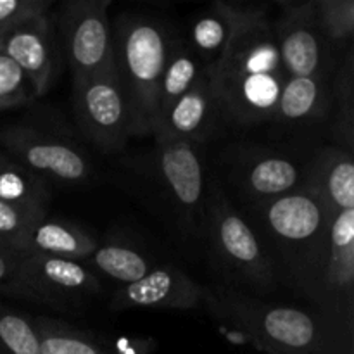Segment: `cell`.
Returning a JSON list of instances; mask_svg holds the SVG:
<instances>
[{
  "mask_svg": "<svg viewBox=\"0 0 354 354\" xmlns=\"http://www.w3.org/2000/svg\"><path fill=\"white\" fill-rule=\"evenodd\" d=\"M201 304L220 324L266 354L354 353V327L315 308L268 303L223 283L203 286Z\"/></svg>",
  "mask_w": 354,
  "mask_h": 354,
  "instance_id": "obj_1",
  "label": "cell"
},
{
  "mask_svg": "<svg viewBox=\"0 0 354 354\" xmlns=\"http://www.w3.org/2000/svg\"><path fill=\"white\" fill-rule=\"evenodd\" d=\"M237 23L213 78L220 114L235 127L273 120L287 76L280 62L270 6L235 2Z\"/></svg>",
  "mask_w": 354,
  "mask_h": 354,
  "instance_id": "obj_2",
  "label": "cell"
},
{
  "mask_svg": "<svg viewBox=\"0 0 354 354\" xmlns=\"http://www.w3.org/2000/svg\"><path fill=\"white\" fill-rule=\"evenodd\" d=\"M248 221L270 249L282 279L306 296L328 248L332 214L303 187L245 207Z\"/></svg>",
  "mask_w": 354,
  "mask_h": 354,
  "instance_id": "obj_3",
  "label": "cell"
},
{
  "mask_svg": "<svg viewBox=\"0 0 354 354\" xmlns=\"http://www.w3.org/2000/svg\"><path fill=\"white\" fill-rule=\"evenodd\" d=\"M114 66L131 111L133 137H152L158 123V90L176 33L151 12L118 14L113 21Z\"/></svg>",
  "mask_w": 354,
  "mask_h": 354,
  "instance_id": "obj_4",
  "label": "cell"
},
{
  "mask_svg": "<svg viewBox=\"0 0 354 354\" xmlns=\"http://www.w3.org/2000/svg\"><path fill=\"white\" fill-rule=\"evenodd\" d=\"M203 235L227 287L248 289L258 297L275 292L282 275L272 254L216 178L207 180Z\"/></svg>",
  "mask_w": 354,
  "mask_h": 354,
  "instance_id": "obj_5",
  "label": "cell"
},
{
  "mask_svg": "<svg viewBox=\"0 0 354 354\" xmlns=\"http://www.w3.org/2000/svg\"><path fill=\"white\" fill-rule=\"evenodd\" d=\"M147 173L180 230L192 237L203 234L207 178L199 145L156 142Z\"/></svg>",
  "mask_w": 354,
  "mask_h": 354,
  "instance_id": "obj_6",
  "label": "cell"
},
{
  "mask_svg": "<svg viewBox=\"0 0 354 354\" xmlns=\"http://www.w3.org/2000/svg\"><path fill=\"white\" fill-rule=\"evenodd\" d=\"M99 290V277L85 261L28 254L17 263L3 294L59 311H71L88 303Z\"/></svg>",
  "mask_w": 354,
  "mask_h": 354,
  "instance_id": "obj_7",
  "label": "cell"
},
{
  "mask_svg": "<svg viewBox=\"0 0 354 354\" xmlns=\"http://www.w3.org/2000/svg\"><path fill=\"white\" fill-rule=\"evenodd\" d=\"M111 0H68L52 14L61 57L73 80L99 75L114 66Z\"/></svg>",
  "mask_w": 354,
  "mask_h": 354,
  "instance_id": "obj_8",
  "label": "cell"
},
{
  "mask_svg": "<svg viewBox=\"0 0 354 354\" xmlns=\"http://www.w3.org/2000/svg\"><path fill=\"white\" fill-rule=\"evenodd\" d=\"M2 152L52 185H82L93 175V162L68 135L37 123L10 124L0 131Z\"/></svg>",
  "mask_w": 354,
  "mask_h": 354,
  "instance_id": "obj_9",
  "label": "cell"
},
{
  "mask_svg": "<svg viewBox=\"0 0 354 354\" xmlns=\"http://www.w3.org/2000/svg\"><path fill=\"white\" fill-rule=\"evenodd\" d=\"M73 111L80 131L102 152H120L133 138L130 104L116 66L73 80Z\"/></svg>",
  "mask_w": 354,
  "mask_h": 354,
  "instance_id": "obj_10",
  "label": "cell"
},
{
  "mask_svg": "<svg viewBox=\"0 0 354 354\" xmlns=\"http://www.w3.org/2000/svg\"><path fill=\"white\" fill-rule=\"evenodd\" d=\"M277 7L273 37L287 78L332 76L339 61L322 35L313 0H280Z\"/></svg>",
  "mask_w": 354,
  "mask_h": 354,
  "instance_id": "obj_11",
  "label": "cell"
},
{
  "mask_svg": "<svg viewBox=\"0 0 354 354\" xmlns=\"http://www.w3.org/2000/svg\"><path fill=\"white\" fill-rule=\"evenodd\" d=\"M304 297L320 313L354 327V209L332 216L324 263Z\"/></svg>",
  "mask_w": 354,
  "mask_h": 354,
  "instance_id": "obj_12",
  "label": "cell"
},
{
  "mask_svg": "<svg viewBox=\"0 0 354 354\" xmlns=\"http://www.w3.org/2000/svg\"><path fill=\"white\" fill-rule=\"evenodd\" d=\"M228 178L248 207L299 189L303 165L272 149L239 147L228 159Z\"/></svg>",
  "mask_w": 354,
  "mask_h": 354,
  "instance_id": "obj_13",
  "label": "cell"
},
{
  "mask_svg": "<svg viewBox=\"0 0 354 354\" xmlns=\"http://www.w3.org/2000/svg\"><path fill=\"white\" fill-rule=\"evenodd\" d=\"M0 52L24 73L35 97L45 95L61 64L52 14L31 16L0 31Z\"/></svg>",
  "mask_w": 354,
  "mask_h": 354,
  "instance_id": "obj_14",
  "label": "cell"
},
{
  "mask_svg": "<svg viewBox=\"0 0 354 354\" xmlns=\"http://www.w3.org/2000/svg\"><path fill=\"white\" fill-rule=\"evenodd\" d=\"M203 303V286L175 265H156L140 280L120 286L113 310H194Z\"/></svg>",
  "mask_w": 354,
  "mask_h": 354,
  "instance_id": "obj_15",
  "label": "cell"
},
{
  "mask_svg": "<svg viewBox=\"0 0 354 354\" xmlns=\"http://www.w3.org/2000/svg\"><path fill=\"white\" fill-rule=\"evenodd\" d=\"M220 114L214 93L211 71H206L199 82L183 93L158 121L156 142H187L201 145L213 130L214 120Z\"/></svg>",
  "mask_w": 354,
  "mask_h": 354,
  "instance_id": "obj_16",
  "label": "cell"
},
{
  "mask_svg": "<svg viewBox=\"0 0 354 354\" xmlns=\"http://www.w3.org/2000/svg\"><path fill=\"white\" fill-rule=\"evenodd\" d=\"M303 187L334 216L354 209V161L351 152L327 145L303 165Z\"/></svg>",
  "mask_w": 354,
  "mask_h": 354,
  "instance_id": "obj_17",
  "label": "cell"
},
{
  "mask_svg": "<svg viewBox=\"0 0 354 354\" xmlns=\"http://www.w3.org/2000/svg\"><path fill=\"white\" fill-rule=\"evenodd\" d=\"M97 244L99 242L80 225L47 214L24 232L14 251L23 256L44 254L83 261L95 251Z\"/></svg>",
  "mask_w": 354,
  "mask_h": 354,
  "instance_id": "obj_18",
  "label": "cell"
},
{
  "mask_svg": "<svg viewBox=\"0 0 354 354\" xmlns=\"http://www.w3.org/2000/svg\"><path fill=\"white\" fill-rule=\"evenodd\" d=\"M332 76L287 78L277 102L273 120L283 128L317 123L332 113Z\"/></svg>",
  "mask_w": 354,
  "mask_h": 354,
  "instance_id": "obj_19",
  "label": "cell"
},
{
  "mask_svg": "<svg viewBox=\"0 0 354 354\" xmlns=\"http://www.w3.org/2000/svg\"><path fill=\"white\" fill-rule=\"evenodd\" d=\"M237 23L235 2L216 0L190 21L187 47L201 64L213 73L227 52Z\"/></svg>",
  "mask_w": 354,
  "mask_h": 354,
  "instance_id": "obj_20",
  "label": "cell"
},
{
  "mask_svg": "<svg viewBox=\"0 0 354 354\" xmlns=\"http://www.w3.org/2000/svg\"><path fill=\"white\" fill-rule=\"evenodd\" d=\"M52 185L0 151V201L33 218L48 214Z\"/></svg>",
  "mask_w": 354,
  "mask_h": 354,
  "instance_id": "obj_21",
  "label": "cell"
},
{
  "mask_svg": "<svg viewBox=\"0 0 354 354\" xmlns=\"http://www.w3.org/2000/svg\"><path fill=\"white\" fill-rule=\"evenodd\" d=\"M206 71L207 69L201 64L199 59L187 47L185 38L176 35L171 48H169L165 69H162L161 82H159L158 121L183 93L189 92L199 82V78ZM156 127H158V123H156Z\"/></svg>",
  "mask_w": 354,
  "mask_h": 354,
  "instance_id": "obj_22",
  "label": "cell"
},
{
  "mask_svg": "<svg viewBox=\"0 0 354 354\" xmlns=\"http://www.w3.org/2000/svg\"><path fill=\"white\" fill-rule=\"evenodd\" d=\"M86 265L95 273L109 277L121 286H128L147 275L156 263L142 249L123 241L97 244L95 251L86 258Z\"/></svg>",
  "mask_w": 354,
  "mask_h": 354,
  "instance_id": "obj_23",
  "label": "cell"
},
{
  "mask_svg": "<svg viewBox=\"0 0 354 354\" xmlns=\"http://www.w3.org/2000/svg\"><path fill=\"white\" fill-rule=\"evenodd\" d=\"M332 137L335 145L354 151V45L346 50L332 73Z\"/></svg>",
  "mask_w": 354,
  "mask_h": 354,
  "instance_id": "obj_24",
  "label": "cell"
},
{
  "mask_svg": "<svg viewBox=\"0 0 354 354\" xmlns=\"http://www.w3.org/2000/svg\"><path fill=\"white\" fill-rule=\"evenodd\" d=\"M40 354H109L95 335L50 317H31Z\"/></svg>",
  "mask_w": 354,
  "mask_h": 354,
  "instance_id": "obj_25",
  "label": "cell"
},
{
  "mask_svg": "<svg viewBox=\"0 0 354 354\" xmlns=\"http://www.w3.org/2000/svg\"><path fill=\"white\" fill-rule=\"evenodd\" d=\"M318 26L332 54L341 61L354 38V0H313Z\"/></svg>",
  "mask_w": 354,
  "mask_h": 354,
  "instance_id": "obj_26",
  "label": "cell"
},
{
  "mask_svg": "<svg viewBox=\"0 0 354 354\" xmlns=\"http://www.w3.org/2000/svg\"><path fill=\"white\" fill-rule=\"evenodd\" d=\"M0 354H40L31 317L0 303Z\"/></svg>",
  "mask_w": 354,
  "mask_h": 354,
  "instance_id": "obj_27",
  "label": "cell"
},
{
  "mask_svg": "<svg viewBox=\"0 0 354 354\" xmlns=\"http://www.w3.org/2000/svg\"><path fill=\"white\" fill-rule=\"evenodd\" d=\"M35 97L24 73L0 52V111L23 106Z\"/></svg>",
  "mask_w": 354,
  "mask_h": 354,
  "instance_id": "obj_28",
  "label": "cell"
},
{
  "mask_svg": "<svg viewBox=\"0 0 354 354\" xmlns=\"http://www.w3.org/2000/svg\"><path fill=\"white\" fill-rule=\"evenodd\" d=\"M40 218H33L0 201V244L12 249L24 232Z\"/></svg>",
  "mask_w": 354,
  "mask_h": 354,
  "instance_id": "obj_29",
  "label": "cell"
},
{
  "mask_svg": "<svg viewBox=\"0 0 354 354\" xmlns=\"http://www.w3.org/2000/svg\"><path fill=\"white\" fill-rule=\"evenodd\" d=\"M50 0H0V31L31 16L50 12Z\"/></svg>",
  "mask_w": 354,
  "mask_h": 354,
  "instance_id": "obj_30",
  "label": "cell"
},
{
  "mask_svg": "<svg viewBox=\"0 0 354 354\" xmlns=\"http://www.w3.org/2000/svg\"><path fill=\"white\" fill-rule=\"evenodd\" d=\"M23 254L12 251V249L6 248V245L0 244V292L3 294L7 283L12 279L14 272H16L17 263L21 261Z\"/></svg>",
  "mask_w": 354,
  "mask_h": 354,
  "instance_id": "obj_31",
  "label": "cell"
},
{
  "mask_svg": "<svg viewBox=\"0 0 354 354\" xmlns=\"http://www.w3.org/2000/svg\"><path fill=\"white\" fill-rule=\"evenodd\" d=\"M109 354H111V353H109Z\"/></svg>",
  "mask_w": 354,
  "mask_h": 354,
  "instance_id": "obj_32",
  "label": "cell"
}]
</instances>
